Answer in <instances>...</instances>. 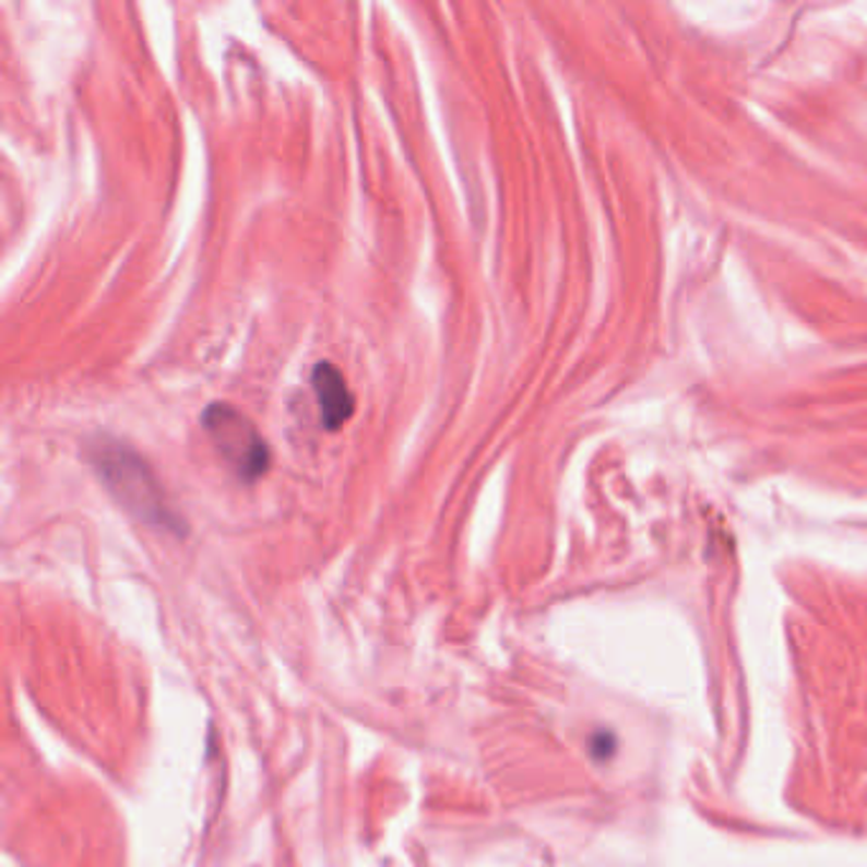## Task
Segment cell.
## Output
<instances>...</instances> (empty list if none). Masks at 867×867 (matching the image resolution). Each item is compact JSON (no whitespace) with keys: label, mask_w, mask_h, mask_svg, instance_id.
Instances as JSON below:
<instances>
[{"label":"cell","mask_w":867,"mask_h":867,"mask_svg":"<svg viewBox=\"0 0 867 867\" xmlns=\"http://www.w3.org/2000/svg\"><path fill=\"white\" fill-rule=\"evenodd\" d=\"M87 459L122 509L156 530L186 532L181 516L166 501L164 486L141 453L110 436H97L87 443Z\"/></svg>","instance_id":"6da1fadb"},{"label":"cell","mask_w":867,"mask_h":867,"mask_svg":"<svg viewBox=\"0 0 867 867\" xmlns=\"http://www.w3.org/2000/svg\"><path fill=\"white\" fill-rule=\"evenodd\" d=\"M209 440L239 482L252 484L268 474L270 448L250 417L237 407L214 402L201 415Z\"/></svg>","instance_id":"7a4b0ae2"},{"label":"cell","mask_w":867,"mask_h":867,"mask_svg":"<svg viewBox=\"0 0 867 867\" xmlns=\"http://www.w3.org/2000/svg\"><path fill=\"white\" fill-rule=\"evenodd\" d=\"M313 394L319 402L321 423L326 430H339L354 415V392L348 390L346 377L334 364L321 361L311 375Z\"/></svg>","instance_id":"3957f363"}]
</instances>
